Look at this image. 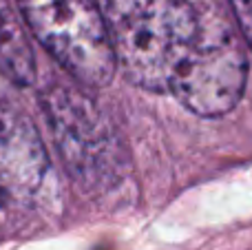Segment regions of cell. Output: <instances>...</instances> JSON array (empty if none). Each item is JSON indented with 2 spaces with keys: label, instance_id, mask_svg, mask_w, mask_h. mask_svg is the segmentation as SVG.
<instances>
[{
  "label": "cell",
  "instance_id": "6",
  "mask_svg": "<svg viewBox=\"0 0 252 250\" xmlns=\"http://www.w3.org/2000/svg\"><path fill=\"white\" fill-rule=\"evenodd\" d=\"M232 9H235L237 22H239L241 31H244L252 49V0H232Z\"/></svg>",
  "mask_w": 252,
  "mask_h": 250
},
{
  "label": "cell",
  "instance_id": "3",
  "mask_svg": "<svg viewBox=\"0 0 252 250\" xmlns=\"http://www.w3.org/2000/svg\"><path fill=\"white\" fill-rule=\"evenodd\" d=\"M58 149L69 171L87 186H106L122 171V149L97 106L84 93L53 87L44 95Z\"/></svg>",
  "mask_w": 252,
  "mask_h": 250
},
{
  "label": "cell",
  "instance_id": "5",
  "mask_svg": "<svg viewBox=\"0 0 252 250\" xmlns=\"http://www.w3.org/2000/svg\"><path fill=\"white\" fill-rule=\"evenodd\" d=\"M0 75L18 87H29L35 78L33 49L9 0H0Z\"/></svg>",
  "mask_w": 252,
  "mask_h": 250
},
{
  "label": "cell",
  "instance_id": "4",
  "mask_svg": "<svg viewBox=\"0 0 252 250\" xmlns=\"http://www.w3.org/2000/svg\"><path fill=\"white\" fill-rule=\"evenodd\" d=\"M44 166V151L31 124L18 113L0 111V168L16 184H35Z\"/></svg>",
  "mask_w": 252,
  "mask_h": 250
},
{
  "label": "cell",
  "instance_id": "7",
  "mask_svg": "<svg viewBox=\"0 0 252 250\" xmlns=\"http://www.w3.org/2000/svg\"><path fill=\"white\" fill-rule=\"evenodd\" d=\"M4 204V190H2V186H0V206Z\"/></svg>",
  "mask_w": 252,
  "mask_h": 250
},
{
  "label": "cell",
  "instance_id": "2",
  "mask_svg": "<svg viewBox=\"0 0 252 250\" xmlns=\"http://www.w3.org/2000/svg\"><path fill=\"white\" fill-rule=\"evenodd\" d=\"M38 42L84 87H104L118 69L109 22L97 0H18Z\"/></svg>",
  "mask_w": 252,
  "mask_h": 250
},
{
  "label": "cell",
  "instance_id": "1",
  "mask_svg": "<svg viewBox=\"0 0 252 250\" xmlns=\"http://www.w3.org/2000/svg\"><path fill=\"white\" fill-rule=\"evenodd\" d=\"M106 22L126 78L175 95L221 20L204 18L188 0H106Z\"/></svg>",
  "mask_w": 252,
  "mask_h": 250
}]
</instances>
